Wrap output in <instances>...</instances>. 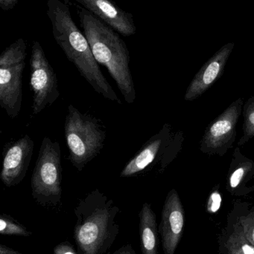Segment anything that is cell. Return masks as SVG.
<instances>
[{
	"instance_id": "6da1fadb",
	"label": "cell",
	"mask_w": 254,
	"mask_h": 254,
	"mask_svg": "<svg viewBox=\"0 0 254 254\" xmlns=\"http://www.w3.org/2000/svg\"><path fill=\"white\" fill-rule=\"evenodd\" d=\"M46 13L55 41L81 75L97 93L109 101L122 104L100 69L86 36L73 20L68 4L61 0H48Z\"/></svg>"
},
{
	"instance_id": "7a4b0ae2",
	"label": "cell",
	"mask_w": 254,
	"mask_h": 254,
	"mask_svg": "<svg viewBox=\"0 0 254 254\" xmlns=\"http://www.w3.org/2000/svg\"><path fill=\"white\" fill-rule=\"evenodd\" d=\"M76 8L84 34L97 63L106 67L125 102L134 104L137 93L130 68L131 58L126 43L118 32L89 10L79 4H76Z\"/></svg>"
},
{
	"instance_id": "3957f363",
	"label": "cell",
	"mask_w": 254,
	"mask_h": 254,
	"mask_svg": "<svg viewBox=\"0 0 254 254\" xmlns=\"http://www.w3.org/2000/svg\"><path fill=\"white\" fill-rule=\"evenodd\" d=\"M119 207L104 192L94 190L75 208L74 240L79 254H104L119 234Z\"/></svg>"
},
{
	"instance_id": "277c9868",
	"label": "cell",
	"mask_w": 254,
	"mask_h": 254,
	"mask_svg": "<svg viewBox=\"0 0 254 254\" xmlns=\"http://www.w3.org/2000/svg\"><path fill=\"white\" fill-rule=\"evenodd\" d=\"M64 135L69 150L68 159L82 172L104 147L106 131L101 122L69 105L64 124Z\"/></svg>"
},
{
	"instance_id": "5b68a950",
	"label": "cell",
	"mask_w": 254,
	"mask_h": 254,
	"mask_svg": "<svg viewBox=\"0 0 254 254\" xmlns=\"http://www.w3.org/2000/svg\"><path fill=\"white\" fill-rule=\"evenodd\" d=\"M183 141V133L173 132L171 125L166 124L127 163L119 177L143 176L155 169L161 174L178 155Z\"/></svg>"
},
{
	"instance_id": "8992f818",
	"label": "cell",
	"mask_w": 254,
	"mask_h": 254,
	"mask_svg": "<svg viewBox=\"0 0 254 254\" xmlns=\"http://www.w3.org/2000/svg\"><path fill=\"white\" fill-rule=\"evenodd\" d=\"M61 146L50 137L42 140L31 179L32 196L41 205H55L62 195Z\"/></svg>"
},
{
	"instance_id": "52a82bcc",
	"label": "cell",
	"mask_w": 254,
	"mask_h": 254,
	"mask_svg": "<svg viewBox=\"0 0 254 254\" xmlns=\"http://www.w3.org/2000/svg\"><path fill=\"white\" fill-rule=\"evenodd\" d=\"M26 43L18 39L0 55V106L14 119L22 107V74L26 58Z\"/></svg>"
},
{
	"instance_id": "ba28073f",
	"label": "cell",
	"mask_w": 254,
	"mask_h": 254,
	"mask_svg": "<svg viewBox=\"0 0 254 254\" xmlns=\"http://www.w3.org/2000/svg\"><path fill=\"white\" fill-rule=\"evenodd\" d=\"M30 88L33 95L32 115L37 116L60 97L56 73L38 41L33 42L30 59Z\"/></svg>"
},
{
	"instance_id": "9c48e42d",
	"label": "cell",
	"mask_w": 254,
	"mask_h": 254,
	"mask_svg": "<svg viewBox=\"0 0 254 254\" xmlns=\"http://www.w3.org/2000/svg\"><path fill=\"white\" fill-rule=\"evenodd\" d=\"M243 106L244 99L239 98L207 127L200 143L203 153L222 157L232 147Z\"/></svg>"
},
{
	"instance_id": "30bf717a",
	"label": "cell",
	"mask_w": 254,
	"mask_h": 254,
	"mask_svg": "<svg viewBox=\"0 0 254 254\" xmlns=\"http://www.w3.org/2000/svg\"><path fill=\"white\" fill-rule=\"evenodd\" d=\"M34 146V141L28 134L4 146L0 179L7 188L19 185L25 177Z\"/></svg>"
},
{
	"instance_id": "8fae6325",
	"label": "cell",
	"mask_w": 254,
	"mask_h": 254,
	"mask_svg": "<svg viewBox=\"0 0 254 254\" xmlns=\"http://www.w3.org/2000/svg\"><path fill=\"white\" fill-rule=\"evenodd\" d=\"M185 212L175 189L167 194L161 214L159 232L164 254H174L181 240L184 228Z\"/></svg>"
},
{
	"instance_id": "7c38bea8",
	"label": "cell",
	"mask_w": 254,
	"mask_h": 254,
	"mask_svg": "<svg viewBox=\"0 0 254 254\" xmlns=\"http://www.w3.org/2000/svg\"><path fill=\"white\" fill-rule=\"evenodd\" d=\"M248 202L237 201L228 213L226 225L218 236L219 254H254V246L245 233L241 217L247 207Z\"/></svg>"
},
{
	"instance_id": "4fadbf2b",
	"label": "cell",
	"mask_w": 254,
	"mask_h": 254,
	"mask_svg": "<svg viewBox=\"0 0 254 254\" xmlns=\"http://www.w3.org/2000/svg\"><path fill=\"white\" fill-rule=\"evenodd\" d=\"M234 47L235 43H227L204 64L186 90L184 98L186 101H192L200 98L222 77Z\"/></svg>"
},
{
	"instance_id": "5bb4252c",
	"label": "cell",
	"mask_w": 254,
	"mask_h": 254,
	"mask_svg": "<svg viewBox=\"0 0 254 254\" xmlns=\"http://www.w3.org/2000/svg\"><path fill=\"white\" fill-rule=\"evenodd\" d=\"M106 25L124 37L137 33L134 16L113 0H75Z\"/></svg>"
},
{
	"instance_id": "9a60e30c",
	"label": "cell",
	"mask_w": 254,
	"mask_h": 254,
	"mask_svg": "<svg viewBox=\"0 0 254 254\" xmlns=\"http://www.w3.org/2000/svg\"><path fill=\"white\" fill-rule=\"evenodd\" d=\"M254 178V161L245 156L237 146L228 170L226 189L234 196H246L254 191L248 183Z\"/></svg>"
},
{
	"instance_id": "2e32d148",
	"label": "cell",
	"mask_w": 254,
	"mask_h": 254,
	"mask_svg": "<svg viewBox=\"0 0 254 254\" xmlns=\"http://www.w3.org/2000/svg\"><path fill=\"white\" fill-rule=\"evenodd\" d=\"M140 236L142 254H158L156 215L149 203L143 204L140 213Z\"/></svg>"
},
{
	"instance_id": "e0dca14e",
	"label": "cell",
	"mask_w": 254,
	"mask_h": 254,
	"mask_svg": "<svg viewBox=\"0 0 254 254\" xmlns=\"http://www.w3.org/2000/svg\"><path fill=\"white\" fill-rule=\"evenodd\" d=\"M243 135L239 140L238 146H244L254 137V97L249 98L243 106Z\"/></svg>"
},
{
	"instance_id": "ac0fdd59",
	"label": "cell",
	"mask_w": 254,
	"mask_h": 254,
	"mask_svg": "<svg viewBox=\"0 0 254 254\" xmlns=\"http://www.w3.org/2000/svg\"><path fill=\"white\" fill-rule=\"evenodd\" d=\"M0 234L1 235L21 236L29 237L31 233L25 227L18 223L13 218L2 214L0 217Z\"/></svg>"
},
{
	"instance_id": "d6986e66",
	"label": "cell",
	"mask_w": 254,
	"mask_h": 254,
	"mask_svg": "<svg viewBox=\"0 0 254 254\" xmlns=\"http://www.w3.org/2000/svg\"><path fill=\"white\" fill-rule=\"evenodd\" d=\"M245 233L249 241L254 246V206L246 208L241 217Z\"/></svg>"
},
{
	"instance_id": "ffe728a7",
	"label": "cell",
	"mask_w": 254,
	"mask_h": 254,
	"mask_svg": "<svg viewBox=\"0 0 254 254\" xmlns=\"http://www.w3.org/2000/svg\"><path fill=\"white\" fill-rule=\"evenodd\" d=\"M222 204V196L219 190H213L210 194L207 202V209L211 213H216L220 208Z\"/></svg>"
},
{
	"instance_id": "44dd1931",
	"label": "cell",
	"mask_w": 254,
	"mask_h": 254,
	"mask_svg": "<svg viewBox=\"0 0 254 254\" xmlns=\"http://www.w3.org/2000/svg\"><path fill=\"white\" fill-rule=\"evenodd\" d=\"M54 254H77L74 248L68 243H61L54 249Z\"/></svg>"
},
{
	"instance_id": "7402d4cb",
	"label": "cell",
	"mask_w": 254,
	"mask_h": 254,
	"mask_svg": "<svg viewBox=\"0 0 254 254\" xmlns=\"http://www.w3.org/2000/svg\"><path fill=\"white\" fill-rule=\"evenodd\" d=\"M19 0H0V7L3 11H8L13 9Z\"/></svg>"
},
{
	"instance_id": "603a6c76",
	"label": "cell",
	"mask_w": 254,
	"mask_h": 254,
	"mask_svg": "<svg viewBox=\"0 0 254 254\" xmlns=\"http://www.w3.org/2000/svg\"><path fill=\"white\" fill-rule=\"evenodd\" d=\"M113 254H136L132 246L130 244L122 246L120 249L114 252Z\"/></svg>"
},
{
	"instance_id": "cb8c5ba5",
	"label": "cell",
	"mask_w": 254,
	"mask_h": 254,
	"mask_svg": "<svg viewBox=\"0 0 254 254\" xmlns=\"http://www.w3.org/2000/svg\"><path fill=\"white\" fill-rule=\"evenodd\" d=\"M0 254H22L19 253V252H16V251L13 250V249H10V248L7 247V246H3L1 245L0 246Z\"/></svg>"
}]
</instances>
